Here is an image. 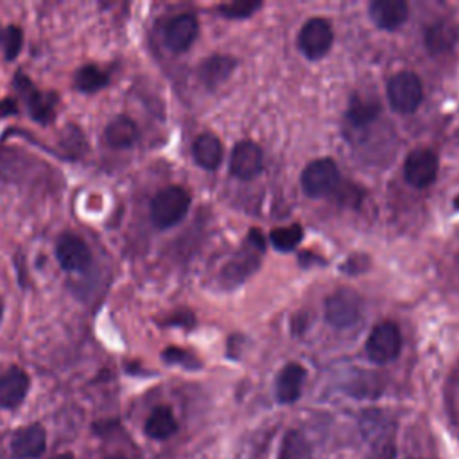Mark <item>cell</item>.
<instances>
[{
  "instance_id": "obj_4",
  "label": "cell",
  "mask_w": 459,
  "mask_h": 459,
  "mask_svg": "<svg viewBox=\"0 0 459 459\" xmlns=\"http://www.w3.org/2000/svg\"><path fill=\"white\" fill-rule=\"evenodd\" d=\"M362 299L351 289H339L326 298L325 316L333 328L353 326L360 319Z\"/></svg>"
},
{
  "instance_id": "obj_14",
  "label": "cell",
  "mask_w": 459,
  "mask_h": 459,
  "mask_svg": "<svg viewBox=\"0 0 459 459\" xmlns=\"http://www.w3.org/2000/svg\"><path fill=\"white\" fill-rule=\"evenodd\" d=\"M459 39V25L454 20L441 18L429 25L425 32V45L432 54H445L452 50V47Z\"/></svg>"
},
{
  "instance_id": "obj_18",
  "label": "cell",
  "mask_w": 459,
  "mask_h": 459,
  "mask_svg": "<svg viewBox=\"0 0 459 459\" xmlns=\"http://www.w3.org/2000/svg\"><path fill=\"white\" fill-rule=\"evenodd\" d=\"M235 65H237V61L230 56H212L201 65L199 79L208 88H215L231 75Z\"/></svg>"
},
{
  "instance_id": "obj_6",
  "label": "cell",
  "mask_w": 459,
  "mask_h": 459,
  "mask_svg": "<svg viewBox=\"0 0 459 459\" xmlns=\"http://www.w3.org/2000/svg\"><path fill=\"white\" fill-rule=\"evenodd\" d=\"M333 43L332 25L325 18H310L299 30L298 47L308 59L323 57Z\"/></svg>"
},
{
  "instance_id": "obj_2",
  "label": "cell",
  "mask_w": 459,
  "mask_h": 459,
  "mask_svg": "<svg viewBox=\"0 0 459 459\" xmlns=\"http://www.w3.org/2000/svg\"><path fill=\"white\" fill-rule=\"evenodd\" d=\"M423 99V86L416 74L398 72L387 82V100L396 113H412Z\"/></svg>"
},
{
  "instance_id": "obj_19",
  "label": "cell",
  "mask_w": 459,
  "mask_h": 459,
  "mask_svg": "<svg viewBox=\"0 0 459 459\" xmlns=\"http://www.w3.org/2000/svg\"><path fill=\"white\" fill-rule=\"evenodd\" d=\"M143 429H145V434L152 439H167L178 430V423L170 407L160 405L149 414Z\"/></svg>"
},
{
  "instance_id": "obj_16",
  "label": "cell",
  "mask_w": 459,
  "mask_h": 459,
  "mask_svg": "<svg viewBox=\"0 0 459 459\" xmlns=\"http://www.w3.org/2000/svg\"><path fill=\"white\" fill-rule=\"evenodd\" d=\"M192 152H194V160L199 167H203L206 170H213L219 167V163L222 160V143L215 134L203 133L195 138Z\"/></svg>"
},
{
  "instance_id": "obj_25",
  "label": "cell",
  "mask_w": 459,
  "mask_h": 459,
  "mask_svg": "<svg viewBox=\"0 0 459 459\" xmlns=\"http://www.w3.org/2000/svg\"><path fill=\"white\" fill-rule=\"evenodd\" d=\"M22 43H23V34L20 30V27L16 25H9L4 36V54L7 61H13L20 50H22Z\"/></svg>"
},
{
  "instance_id": "obj_12",
  "label": "cell",
  "mask_w": 459,
  "mask_h": 459,
  "mask_svg": "<svg viewBox=\"0 0 459 459\" xmlns=\"http://www.w3.org/2000/svg\"><path fill=\"white\" fill-rule=\"evenodd\" d=\"M409 7L403 0H375L369 4L371 22L384 30H394L405 23Z\"/></svg>"
},
{
  "instance_id": "obj_26",
  "label": "cell",
  "mask_w": 459,
  "mask_h": 459,
  "mask_svg": "<svg viewBox=\"0 0 459 459\" xmlns=\"http://www.w3.org/2000/svg\"><path fill=\"white\" fill-rule=\"evenodd\" d=\"M260 5H262L260 2H233V4L221 5L219 11L226 18H246V16H251Z\"/></svg>"
},
{
  "instance_id": "obj_11",
  "label": "cell",
  "mask_w": 459,
  "mask_h": 459,
  "mask_svg": "<svg viewBox=\"0 0 459 459\" xmlns=\"http://www.w3.org/2000/svg\"><path fill=\"white\" fill-rule=\"evenodd\" d=\"M47 448V436L43 427L27 425L14 432L11 439V452L16 459L39 457Z\"/></svg>"
},
{
  "instance_id": "obj_8",
  "label": "cell",
  "mask_w": 459,
  "mask_h": 459,
  "mask_svg": "<svg viewBox=\"0 0 459 459\" xmlns=\"http://www.w3.org/2000/svg\"><path fill=\"white\" fill-rule=\"evenodd\" d=\"M56 256L59 265L65 271L75 273L84 271L91 262V253L86 242L74 235V233H63L56 242Z\"/></svg>"
},
{
  "instance_id": "obj_31",
  "label": "cell",
  "mask_w": 459,
  "mask_h": 459,
  "mask_svg": "<svg viewBox=\"0 0 459 459\" xmlns=\"http://www.w3.org/2000/svg\"><path fill=\"white\" fill-rule=\"evenodd\" d=\"M0 113H2V106H0Z\"/></svg>"
},
{
  "instance_id": "obj_17",
  "label": "cell",
  "mask_w": 459,
  "mask_h": 459,
  "mask_svg": "<svg viewBox=\"0 0 459 459\" xmlns=\"http://www.w3.org/2000/svg\"><path fill=\"white\" fill-rule=\"evenodd\" d=\"M14 84L25 95L27 106H29L32 117L39 122H48L54 113V100H47L43 93L36 91L32 82L27 77H23L22 74L14 79Z\"/></svg>"
},
{
  "instance_id": "obj_9",
  "label": "cell",
  "mask_w": 459,
  "mask_h": 459,
  "mask_svg": "<svg viewBox=\"0 0 459 459\" xmlns=\"http://www.w3.org/2000/svg\"><path fill=\"white\" fill-rule=\"evenodd\" d=\"M262 167H264L262 149L255 142L242 140L233 147V152L230 158V170L233 176L247 181L258 176Z\"/></svg>"
},
{
  "instance_id": "obj_23",
  "label": "cell",
  "mask_w": 459,
  "mask_h": 459,
  "mask_svg": "<svg viewBox=\"0 0 459 459\" xmlns=\"http://www.w3.org/2000/svg\"><path fill=\"white\" fill-rule=\"evenodd\" d=\"M301 238H303V231H301V226H298V224L285 226V228H274L271 231V242L280 251L294 249L301 242Z\"/></svg>"
},
{
  "instance_id": "obj_15",
  "label": "cell",
  "mask_w": 459,
  "mask_h": 459,
  "mask_svg": "<svg viewBox=\"0 0 459 459\" xmlns=\"http://www.w3.org/2000/svg\"><path fill=\"white\" fill-rule=\"evenodd\" d=\"M305 368L298 362H290L283 366V369L276 377V398L281 403H292L299 398L301 385L305 380Z\"/></svg>"
},
{
  "instance_id": "obj_5",
  "label": "cell",
  "mask_w": 459,
  "mask_h": 459,
  "mask_svg": "<svg viewBox=\"0 0 459 459\" xmlns=\"http://www.w3.org/2000/svg\"><path fill=\"white\" fill-rule=\"evenodd\" d=\"M339 181V169L328 158L310 161L301 172V188L310 197L328 195Z\"/></svg>"
},
{
  "instance_id": "obj_3",
  "label": "cell",
  "mask_w": 459,
  "mask_h": 459,
  "mask_svg": "<svg viewBox=\"0 0 459 459\" xmlns=\"http://www.w3.org/2000/svg\"><path fill=\"white\" fill-rule=\"evenodd\" d=\"M402 348V335L394 323L384 321L373 326L366 341V355L375 364H387L394 360Z\"/></svg>"
},
{
  "instance_id": "obj_13",
  "label": "cell",
  "mask_w": 459,
  "mask_h": 459,
  "mask_svg": "<svg viewBox=\"0 0 459 459\" xmlns=\"http://www.w3.org/2000/svg\"><path fill=\"white\" fill-rule=\"evenodd\" d=\"M29 391V377L20 368H11L0 377V409L20 405Z\"/></svg>"
},
{
  "instance_id": "obj_21",
  "label": "cell",
  "mask_w": 459,
  "mask_h": 459,
  "mask_svg": "<svg viewBox=\"0 0 459 459\" xmlns=\"http://www.w3.org/2000/svg\"><path fill=\"white\" fill-rule=\"evenodd\" d=\"M74 82H75L77 90L91 93V91H97V90H100L108 84V75L99 66L86 65V66L77 70Z\"/></svg>"
},
{
  "instance_id": "obj_27",
  "label": "cell",
  "mask_w": 459,
  "mask_h": 459,
  "mask_svg": "<svg viewBox=\"0 0 459 459\" xmlns=\"http://www.w3.org/2000/svg\"><path fill=\"white\" fill-rule=\"evenodd\" d=\"M163 357H165V360H169V362H181V364H185V366H188V368L195 366V362L192 360V357H190L188 353H185L183 350H178V348H169V350H165V351H163Z\"/></svg>"
},
{
  "instance_id": "obj_7",
  "label": "cell",
  "mask_w": 459,
  "mask_h": 459,
  "mask_svg": "<svg viewBox=\"0 0 459 459\" xmlns=\"http://www.w3.org/2000/svg\"><path fill=\"white\" fill-rule=\"evenodd\" d=\"M437 156L429 149H414L403 163V178L414 188H425L437 176Z\"/></svg>"
},
{
  "instance_id": "obj_1",
  "label": "cell",
  "mask_w": 459,
  "mask_h": 459,
  "mask_svg": "<svg viewBox=\"0 0 459 459\" xmlns=\"http://www.w3.org/2000/svg\"><path fill=\"white\" fill-rule=\"evenodd\" d=\"M190 194L178 185L167 186L160 190L151 203V217L152 222L165 230L176 226L188 212Z\"/></svg>"
},
{
  "instance_id": "obj_24",
  "label": "cell",
  "mask_w": 459,
  "mask_h": 459,
  "mask_svg": "<svg viewBox=\"0 0 459 459\" xmlns=\"http://www.w3.org/2000/svg\"><path fill=\"white\" fill-rule=\"evenodd\" d=\"M394 445L391 437V430H382L373 437V446L368 459H394Z\"/></svg>"
},
{
  "instance_id": "obj_29",
  "label": "cell",
  "mask_w": 459,
  "mask_h": 459,
  "mask_svg": "<svg viewBox=\"0 0 459 459\" xmlns=\"http://www.w3.org/2000/svg\"><path fill=\"white\" fill-rule=\"evenodd\" d=\"M2 312H4V303H2V299H0V319H2Z\"/></svg>"
},
{
  "instance_id": "obj_30",
  "label": "cell",
  "mask_w": 459,
  "mask_h": 459,
  "mask_svg": "<svg viewBox=\"0 0 459 459\" xmlns=\"http://www.w3.org/2000/svg\"><path fill=\"white\" fill-rule=\"evenodd\" d=\"M106 459H124V457H118V455H111V457H106Z\"/></svg>"
},
{
  "instance_id": "obj_10",
  "label": "cell",
  "mask_w": 459,
  "mask_h": 459,
  "mask_svg": "<svg viewBox=\"0 0 459 459\" xmlns=\"http://www.w3.org/2000/svg\"><path fill=\"white\" fill-rule=\"evenodd\" d=\"M197 30L199 23L194 14H178L165 27V43L172 52H185L197 38Z\"/></svg>"
},
{
  "instance_id": "obj_28",
  "label": "cell",
  "mask_w": 459,
  "mask_h": 459,
  "mask_svg": "<svg viewBox=\"0 0 459 459\" xmlns=\"http://www.w3.org/2000/svg\"><path fill=\"white\" fill-rule=\"evenodd\" d=\"M52 459H74V455L70 452H65V454H59V455L52 457Z\"/></svg>"
},
{
  "instance_id": "obj_22",
  "label": "cell",
  "mask_w": 459,
  "mask_h": 459,
  "mask_svg": "<svg viewBox=\"0 0 459 459\" xmlns=\"http://www.w3.org/2000/svg\"><path fill=\"white\" fill-rule=\"evenodd\" d=\"M378 115V104L375 100L368 99H353L348 109V120L357 126H368L371 120H375Z\"/></svg>"
},
{
  "instance_id": "obj_20",
  "label": "cell",
  "mask_w": 459,
  "mask_h": 459,
  "mask_svg": "<svg viewBox=\"0 0 459 459\" xmlns=\"http://www.w3.org/2000/svg\"><path fill=\"white\" fill-rule=\"evenodd\" d=\"M136 138H138V129L134 122L127 117H118L111 120L106 127V140L109 145L117 149L131 147L136 142Z\"/></svg>"
}]
</instances>
